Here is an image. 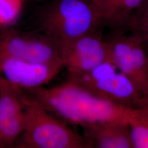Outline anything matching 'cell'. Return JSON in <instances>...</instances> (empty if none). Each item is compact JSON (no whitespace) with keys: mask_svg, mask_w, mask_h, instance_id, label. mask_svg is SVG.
Here are the masks:
<instances>
[{"mask_svg":"<svg viewBox=\"0 0 148 148\" xmlns=\"http://www.w3.org/2000/svg\"><path fill=\"white\" fill-rule=\"evenodd\" d=\"M24 91L70 126L81 127L109 120H128L132 110L101 99L68 77L52 87H41Z\"/></svg>","mask_w":148,"mask_h":148,"instance_id":"obj_1","label":"cell"},{"mask_svg":"<svg viewBox=\"0 0 148 148\" xmlns=\"http://www.w3.org/2000/svg\"><path fill=\"white\" fill-rule=\"evenodd\" d=\"M36 12V30L60 48L76 39L103 29L90 0H46Z\"/></svg>","mask_w":148,"mask_h":148,"instance_id":"obj_2","label":"cell"},{"mask_svg":"<svg viewBox=\"0 0 148 148\" xmlns=\"http://www.w3.org/2000/svg\"><path fill=\"white\" fill-rule=\"evenodd\" d=\"M24 104V129L13 148H86L81 134L25 92Z\"/></svg>","mask_w":148,"mask_h":148,"instance_id":"obj_3","label":"cell"},{"mask_svg":"<svg viewBox=\"0 0 148 148\" xmlns=\"http://www.w3.org/2000/svg\"><path fill=\"white\" fill-rule=\"evenodd\" d=\"M68 78L101 99L126 109H137L148 102L111 60L87 73Z\"/></svg>","mask_w":148,"mask_h":148,"instance_id":"obj_4","label":"cell"},{"mask_svg":"<svg viewBox=\"0 0 148 148\" xmlns=\"http://www.w3.org/2000/svg\"><path fill=\"white\" fill-rule=\"evenodd\" d=\"M128 32L110 31L106 36L110 60L148 101V52L143 39L135 34Z\"/></svg>","mask_w":148,"mask_h":148,"instance_id":"obj_5","label":"cell"},{"mask_svg":"<svg viewBox=\"0 0 148 148\" xmlns=\"http://www.w3.org/2000/svg\"><path fill=\"white\" fill-rule=\"evenodd\" d=\"M4 58L63 64L60 48L50 37L36 29L23 32L12 27L0 29V59Z\"/></svg>","mask_w":148,"mask_h":148,"instance_id":"obj_6","label":"cell"},{"mask_svg":"<svg viewBox=\"0 0 148 148\" xmlns=\"http://www.w3.org/2000/svg\"><path fill=\"white\" fill-rule=\"evenodd\" d=\"M103 29L79 37L60 48L64 68L68 76L87 73L110 60V49Z\"/></svg>","mask_w":148,"mask_h":148,"instance_id":"obj_7","label":"cell"},{"mask_svg":"<svg viewBox=\"0 0 148 148\" xmlns=\"http://www.w3.org/2000/svg\"><path fill=\"white\" fill-rule=\"evenodd\" d=\"M24 92L0 76V148H13L23 132Z\"/></svg>","mask_w":148,"mask_h":148,"instance_id":"obj_8","label":"cell"},{"mask_svg":"<svg viewBox=\"0 0 148 148\" xmlns=\"http://www.w3.org/2000/svg\"><path fill=\"white\" fill-rule=\"evenodd\" d=\"M63 63H40L11 58L0 59V76L24 90L44 87L55 79Z\"/></svg>","mask_w":148,"mask_h":148,"instance_id":"obj_9","label":"cell"},{"mask_svg":"<svg viewBox=\"0 0 148 148\" xmlns=\"http://www.w3.org/2000/svg\"><path fill=\"white\" fill-rule=\"evenodd\" d=\"M81 129L86 148H133L128 120L95 122Z\"/></svg>","mask_w":148,"mask_h":148,"instance_id":"obj_10","label":"cell"},{"mask_svg":"<svg viewBox=\"0 0 148 148\" xmlns=\"http://www.w3.org/2000/svg\"><path fill=\"white\" fill-rule=\"evenodd\" d=\"M144 0H103L100 16L103 27L127 32V27Z\"/></svg>","mask_w":148,"mask_h":148,"instance_id":"obj_11","label":"cell"},{"mask_svg":"<svg viewBox=\"0 0 148 148\" xmlns=\"http://www.w3.org/2000/svg\"><path fill=\"white\" fill-rule=\"evenodd\" d=\"M128 122L133 148H148V102L132 109Z\"/></svg>","mask_w":148,"mask_h":148,"instance_id":"obj_12","label":"cell"},{"mask_svg":"<svg viewBox=\"0 0 148 148\" xmlns=\"http://www.w3.org/2000/svg\"><path fill=\"white\" fill-rule=\"evenodd\" d=\"M23 0H0V29L12 27L21 13Z\"/></svg>","mask_w":148,"mask_h":148,"instance_id":"obj_13","label":"cell"},{"mask_svg":"<svg viewBox=\"0 0 148 148\" xmlns=\"http://www.w3.org/2000/svg\"><path fill=\"white\" fill-rule=\"evenodd\" d=\"M127 32L135 34L144 42L148 40V0H144L127 27Z\"/></svg>","mask_w":148,"mask_h":148,"instance_id":"obj_14","label":"cell"},{"mask_svg":"<svg viewBox=\"0 0 148 148\" xmlns=\"http://www.w3.org/2000/svg\"><path fill=\"white\" fill-rule=\"evenodd\" d=\"M90 1L93 5L95 7V10L98 12V13L100 16V10H101V5L103 0H90Z\"/></svg>","mask_w":148,"mask_h":148,"instance_id":"obj_15","label":"cell"},{"mask_svg":"<svg viewBox=\"0 0 148 148\" xmlns=\"http://www.w3.org/2000/svg\"><path fill=\"white\" fill-rule=\"evenodd\" d=\"M33 2H36V3H41L43 1H46V0H32Z\"/></svg>","mask_w":148,"mask_h":148,"instance_id":"obj_16","label":"cell"},{"mask_svg":"<svg viewBox=\"0 0 148 148\" xmlns=\"http://www.w3.org/2000/svg\"><path fill=\"white\" fill-rule=\"evenodd\" d=\"M144 43H145V46L148 47V40L147 41H146V42H144Z\"/></svg>","mask_w":148,"mask_h":148,"instance_id":"obj_17","label":"cell"},{"mask_svg":"<svg viewBox=\"0 0 148 148\" xmlns=\"http://www.w3.org/2000/svg\"><path fill=\"white\" fill-rule=\"evenodd\" d=\"M145 47H146V49H147V52H148V47H147L146 46H145Z\"/></svg>","mask_w":148,"mask_h":148,"instance_id":"obj_18","label":"cell"}]
</instances>
